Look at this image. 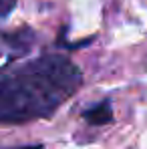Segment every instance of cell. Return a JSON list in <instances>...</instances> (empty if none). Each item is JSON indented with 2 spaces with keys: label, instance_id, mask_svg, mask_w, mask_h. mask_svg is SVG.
<instances>
[{
  "label": "cell",
  "instance_id": "cell-2",
  "mask_svg": "<svg viewBox=\"0 0 147 149\" xmlns=\"http://www.w3.org/2000/svg\"><path fill=\"white\" fill-rule=\"evenodd\" d=\"M34 42V32L30 28H20L16 32H8L2 36V45H4V50L0 49V56L4 54L10 63V58L14 61L16 56H22L28 52V49L32 47Z\"/></svg>",
  "mask_w": 147,
  "mask_h": 149
},
{
  "label": "cell",
  "instance_id": "cell-4",
  "mask_svg": "<svg viewBox=\"0 0 147 149\" xmlns=\"http://www.w3.org/2000/svg\"><path fill=\"white\" fill-rule=\"evenodd\" d=\"M16 6V0H0V20H4Z\"/></svg>",
  "mask_w": 147,
  "mask_h": 149
},
{
  "label": "cell",
  "instance_id": "cell-5",
  "mask_svg": "<svg viewBox=\"0 0 147 149\" xmlns=\"http://www.w3.org/2000/svg\"><path fill=\"white\" fill-rule=\"evenodd\" d=\"M14 149H45V145L36 143V145H22V147H14Z\"/></svg>",
  "mask_w": 147,
  "mask_h": 149
},
{
  "label": "cell",
  "instance_id": "cell-3",
  "mask_svg": "<svg viewBox=\"0 0 147 149\" xmlns=\"http://www.w3.org/2000/svg\"><path fill=\"white\" fill-rule=\"evenodd\" d=\"M83 119L87 121L89 125H107L113 121V107H111V101L105 99L97 103V105H93V107H89V109H85L83 111Z\"/></svg>",
  "mask_w": 147,
  "mask_h": 149
},
{
  "label": "cell",
  "instance_id": "cell-1",
  "mask_svg": "<svg viewBox=\"0 0 147 149\" xmlns=\"http://www.w3.org/2000/svg\"><path fill=\"white\" fill-rule=\"evenodd\" d=\"M81 83V69L63 54H45L0 74V123L50 117L79 91Z\"/></svg>",
  "mask_w": 147,
  "mask_h": 149
}]
</instances>
